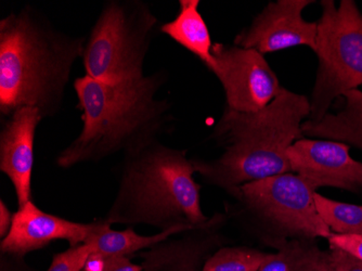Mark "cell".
<instances>
[{"mask_svg": "<svg viewBox=\"0 0 362 271\" xmlns=\"http://www.w3.org/2000/svg\"><path fill=\"white\" fill-rule=\"evenodd\" d=\"M164 83L163 72L123 83H105L87 75L75 79L83 127L59 154L58 166L71 168L117 154L129 156L158 142L173 121L170 103L156 97Z\"/></svg>", "mask_w": 362, "mask_h": 271, "instance_id": "6da1fadb", "label": "cell"}, {"mask_svg": "<svg viewBox=\"0 0 362 271\" xmlns=\"http://www.w3.org/2000/svg\"><path fill=\"white\" fill-rule=\"evenodd\" d=\"M86 38L59 30L32 6L0 20V114L34 108L56 116Z\"/></svg>", "mask_w": 362, "mask_h": 271, "instance_id": "7a4b0ae2", "label": "cell"}, {"mask_svg": "<svg viewBox=\"0 0 362 271\" xmlns=\"http://www.w3.org/2000/svg\"><path fill=\"white\" fill-rule=\"evenodd\" d=\"M309 117L308 98L286 88L262 111L225 108L211 134L225 151L216 160H192L195 171L229 195L245 183L292 173L288 150L304 137L302 125Z\"/></svg>", "mask_w": 362, "mask_h": 271, "instance_id": "3957f363", "label": "cell"}, {"mask_svg": "<svg viewBox=\"0 0 362 271\" xmlns=\"http://www.w3.org/2000/svg\"><path fill=\"white\" fill-rule=\"evenodd\" d=\"M186 150L168 148L160 142L125 156L119 192L107 221L146 224L162 230L197 229L211 223L201 207V187Z\"/></svg>", "mask_w": 362, "mask_h": 271, "instance_id": "277c9868", "label": "cell"}, {"mask_svg": "<svg viewBox=\"0 0 362 271\" xmlns=\"http://www.w3.org/2000/svg\"><path fill=\"white\" fill-rule=\"evenodd\" d=\"M158 20L141 0H109L86 38L83 65L87 76L123 83L146 76L144 62Z\"/></svg>", "mask_w": 362, "mask_h": 271, "instance_id": "5b68a950", "label": "cell"}, {"mask_svg": "<svg viewBox=\"0 0 362 271\" xmlns=\"http://www.w3.org/2000/svg\"><path fill=\"white\" fill-rule=\"evenodd\" d=\"M317 190L294 174L278 175L241 185L233 195L267 246L291 240L329 239L332 231L321 219Z\"/></svg>", "mask_w": 362, "mask_h": 271, "instance_id": "8992f818", "label": "cell"}, {"mask_svg": "<svg viewBox=\"0 0 362 271\" xmlns=\"http://www.w3.org/2000/svg\"><path fill=\"white\" fill-rule=\"evenodd\" d=\"M317 21L318 70L311 93L310 121L322 120L333 101L362 85V13L354 0L321 1Z\"/></svg>", "mask_w": 362, "mask_h": 271, "instance_id": "52a82bcc", "label": "cell"}, {"mask_svg": "<svg viewBox=\"0 0 362 271\" xmlns=\"http://www.w3.org/2000/svg\"><path fill=\"white\" fill-rule=\"evenodd\" d=\"M207 69L221 83L226 108L233 111H262L284 91L264 54L254 49L216 42Z\"/></svg>", "mask_w": 362, "mask_h": 271, "instance_id": "ba28073f", "label": "cell"}, {"mask_svg": "<svg viewBox=\"0 0 362 271\" xmlns=\"http://www.w3.org/2000/svg\"><path fill=\"white\" fill-rule=\"evenodd\" d=\"M311 4L314 1L276 0L268 4L250 26L235 36L233 45L262 54L300 46L315 52L318 24L303 18V11Z\"/></svg>", "mask_w": 362, "mask_h": 271, "instance_id": "9c48e42d", "label": "cell"}, {"mask_svg": "<svg viewBox=\"0 0 362 271\" xmlns=\"http://www.w3.org/2000/svg\"><path fill=\"white\" fill-rule=\"evenodd\" d=\"M349 150L343 142L303 137L288 148V158L292 173L316 190L331 187L362 195V162Z\"/></svg>", "mask_w": 362, "mask_h": 271, "instance_id": "30bf717a", "label": "cell"}, {"mask_svg": "<svg viewBox=\"0 0 362 271\" xmlns=\"http://www.w3.org/2000/svg\"><path fill=\"white\" fill-rule=\"evenodd\" d=\"M97 221L75 223L38 209L30 201L13 214L11 228L1 240L0 248L6 254L25 256L28 253L45 248L57 240H64L72 246L85 243Z\"/></svg>", "mask_w": 362, "mask_h": 271, "instance_id": "8fae6325", "label": "cell"}, {"mask_svg": "<svg viewBox=\"0 0 362 271\" xmlns=\"http://www.w3.org/2000/svg\"><path fill=\"white\" fill-rule=\"evenodd\" d=\"M34 108H21L6 117L0 132V171L11 180L19 207L32 201L36 129L42 121Z\"/></svg>", "mask_w": 362, "mask_h": 271, "instance_id": "7c38bea8", "label": "cell"}, {"mask_svg": "<svg viewBox=\"0 0 362 271\" xmlns=\"http://www.w3.org/2000/svg\"><path fill=\"white\" fill-rule=\"evenodd\" d=\"M343 107L337 113H329L315 122L303 123L304 137L334 140L362 150V91H347L341 96Z\"/></svg>", "mask_w": 362, "mask_h": 271, "instance_id": "4fadbf2b", "label": "cell"}, {"mask_svg": "<svg viewBox=\"0 0 362 271\" xmlns=\"http://www.w3.org/2000/svg\"><path fill=\"white\" fill-rule=\"evenodd\" d=\"M200 4V0H180L176 18L163 24L160 30L207 67L213 61L214 42L199 10Z\"/></svg>", "mask_w": 362, "mask_h": 271, "instance_id": "5bb4252c", "label": "cell"}, {"mask_svg": "<svg viewBox=\"0 0 362 271\" xmlns=\"http://www.w3.org/2000/svg\"><path fill=\"white\" fill-rule=\"evenodd\" d=\"M187 227H174L170 229L162 230L154 236H141L136 233L133 229L117 231L111 229V225L107 220L97 221L95 229L91 232L85 243L89 244L93 253H97L105 258L114 256L133 255L134 253L139 252L144 248L158 246L163 242L168 241L170 236L182 232L189 231Z\"/></svg>", "mask_w": 362, "mask_h": 271, "instance_id": "9a60e30c", "label": "cell"}, {"mask_svg": "<svg viewBox=\"0 0 362 271\" xmlns=\"http://www.w3.org/2000/svg\"><path fill=\"white\" fill-rule=\"evenodd\" d=\"M274 248L258 271H317L321 250L314 240H291Z\"/></svg>", "mask_w": 362, "mask_h": 271, "instance_id": "2e32d148", "label": "cell"}, {"mask_svg": "<svg viewBox=\"0 0 362 271\" xmlns=\"http://www.w3.org/2000/svg\"><path fill=\"white\" fill-rule=\"evenodd\" d=\"M317 211L332 233L362 234V205L349 204L315 195Z\"/></svg>", "mask_w": 362, "mask_h": 271, "instance_id": "e0dca14e", "label": "cell"}, {"mask_svg": "<svg viewBox=\"0 0 362 271\" xmlns=\"http://www.w3.org/2000/svg\"><path fill=\"white\" fill-rule=\"evenodd\" d=\"M269 254L242 246H223L205 263L203 271H258Z\"/></svg>", "mask_w": 362, "mask_h": 271, "instance_id": "ac0fdd59", "label": "cell"}, {"mask_svg": "<svg viewBox=\"0 0 362 271\" xmlns=\"http://www.w3.org/2000/svg\"><path fill=\"white\" fill-rule=\"evenodd\" d=\"M317 271H362V262L337 248L320 250Z\"/></svg>", "mask_w": 362, "mask_h": 271, "instance_id": "d6986e66", "label": "cell"}, {"mask_svg": "<svg viewBox=\"0 0 362 271\" xmlns=\"http://www.w3.org/2000/svg\"><path fill=\"white\" fill-rule=\"evenodd\" d=\"M91 253L93 248L89 244L83 243L72 246L68 250L57 254L47 271L84 270L85 265Z\"/></svg>", "mask_w": 362, "mask_h": 271, "instance_id": "ffe728a7", "label": "cell"}, {"mask_svg": "<svg viewBox=\"0 0 362 271\" xmlns=\"http://www.w3.org/2000/svg\"><path fill=\"white\" fill-rule=\"evenodd\" d=\"M327 241L330 248H341L362 262V234L332 233Z\"/></svg>", "mask_w": 362, "mask_h": 271, "instance_id": "44dd1931", "label": "cell"}, {"mask_svg": "<svg viewBox=\"0 0 362 271\" xmlns=\"http://www.w3.org/2000/svg\"><path fill=\"white\" fill-rule=\"evenodd\" d=\"M107 267L105 271H141L142 268L138 265L130 262L127 256H114L107 258Z\"/></svg>", "mask_w": 362, "mask_h": 271, "instance_id": "7402d4cb", "label": "cell"}, {"mask_svg": "<svg viewBox=\"0 0 362 271\" xmlns=\"http://www.w3.org/2000/svg\"><path fill=\"white\" fill-rule=\"evenodd\" d=\"M13 219V214L8 209L5 202H0V236L5 238L9 232Z\"/></svg>", "mask_w": 362, "mask_h": 271, "instance_id": "603a6c76", "label": "cell"}, {"mask_svg": "<svg viewBox=\"0 0 362 271\" xmlns=\"http://www.w3.org/2000/svg\"><path fill=\"white\" fill-rule=\"evenodd\" d=\"M107 258L105 256L97 254V253H91L85 265L84 271H105L107 267Z\"/></svg>", "mask_w": 362, "mask_h": 271, "instance_id": "cb8c5ba5", "label": "cell"}]
</instances>
